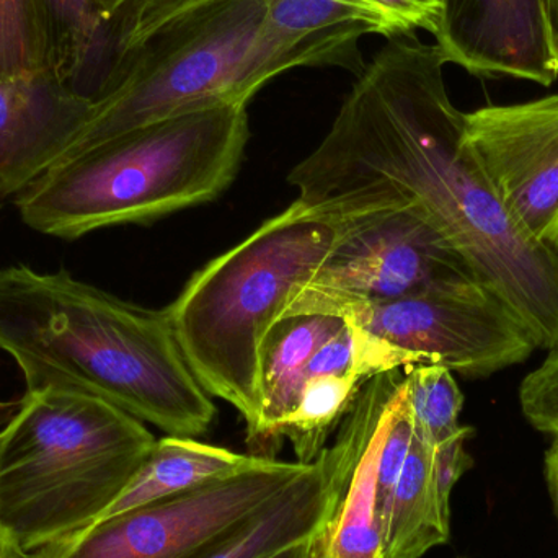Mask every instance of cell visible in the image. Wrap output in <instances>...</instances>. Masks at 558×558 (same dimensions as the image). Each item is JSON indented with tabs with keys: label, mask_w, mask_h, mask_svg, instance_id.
<instances>
[{
	"label": "cell",
	"mask_w": 558,
	"mask_h": 558,
	"mask_svg": "<svg viewBox=\"0 0 558 558\" xmlns=\"http://www.w3.org/2000/svg\"><path fill=\"white\" fill-rule=\"evenodd\" d=\"M438 46L393 36L357 74L322 143L289 173L298 199L363 215L416 206L533 337L558 347V247L508 216L449 98Z\"/></svg>",
	"instance_id": "obj_1"
},
{
	"label": "cell",
	"mask_w": 558,
	"mask_h": 558,
	"mask_svg": "<svg viewBox=\"0 0 558 558\" xmlns=\"http://www.w3.org/2000/svg\"><path fill=\"white\" fill-rule=\"evenodd\" d=\"M0 350L26 389L88 393L169 436L196 438L216 418L167 307L131 304L68 271L0 270Z\"/></svg>",
	"instance_id": "obj_2"
},
{
	"label": "cell",
	"mask_w": 558,
	"mask_h": 558,
	"mask_svg": "<svg viewBox=\"0 0 558 558\" xmlns=\"http://www.w3.org/2000/svg\"><path fill=\"white\" fill-rule=\"evenodd\" d=\"M248 140L245 105L157 121L56 163L16 195V208L33 231L59 239L146 225L215 202Z\"/></svg>",
	"instance_id": "obj_3"
},
{
	"label": "cell",
	"mask_w": 558,
	"mask_h": 558,
	"mask_svg": "<svg viewBox=\"0 0 558 558\" xmlns=\"http://www.w3.org/2000/svg\"><path fill=\"white\" fill-rule=\"evenodd\" d=\"M344 226V216L295 199L196 271L167 307L190 369L209 396L241 413L247 439L264 412L265 338Z\"/></svg>",
	"instance_id": "obj_4"
},
{
	"label": "cell",
	"mask_w": 558,
	"mask_h": 558,
	"mask_svg": "<svg viewBox=\"0 0 558 558\" xmlns=\"http://www.w3.org/2000/svg\"><path fill=\"white\" fill-rule=\"evenodd\" d=\"M156 441L143 422L98 397L26 390L0 432V527L28 556L81 533Z\"/></svg>",
	"instance_id": "obj_5"
},
{
	"label": "cell",
	"mask_w": 558,
	"mask_h": 558,
	"mask_svg": "<svg viewBox=\"0 0 558 558\" xmlns=\"http://www.w3.org/2000/svg\"><path fill=\"white\" fill-rule=\"evenodd\" d=\"M299 69L264 0H208L166 20L114 64L62 160L137 128L245 105Z\"/></svg>",
	"instance_id": "obj_6"
},
{
	"label": "cell",
	"mask_w": 558,
	"mask_h": 558,
	"mask_svg": "<svg viewBox=\"0 0 558 558\" xmlns=\"http://www.w3.org/2000/svg\"><path fill=\"white\" fill-rule=\"evenodd\" d=\"M343 234L281 318L331 315L481 282L416 206L344 216Z\"/></svg>",
	"instance_id": "obj_7"
},
{
	"label": "cell",
	"mask_w": 558,
	"mask_h": 558,
	"mask_svg": "<svg viewBox=\"0 0 558 558\" xmlns=\"http://www.w3.org/2000/svg\"><path fill=\"white\" fill-rule=\"evenodd\" d=\"M311 464L267 458L198 490L92 524L33 558H205Z\"/></svg>",
	"instance_id": "obj_8"
},
{
	"label": "cell",
	"mask_w": 558,
	"mask_h": 558,
	"mask_svg": "<svg viewBox=\"0 0 558 558\" xmlns=\"http://www.w3.org/2000/svg\"><path fill=\"white\" fill-rule=\"evenodd\" d=\"M410 366L439 364L487 377L536 350L513 312L482 282L374 304L344 318Z\"/></svg>",
	"instance_id": "obj_9"
},
{
	"label": "cell",
	"mask_w": 558,
	"mask_h": 558,
	"mask_svg": "<svg viewBox=\"0 0 558 558\" xmlns=\"http://www.w3.org/2000/svg\"><path fill=\"white\" fill-rule=\"evenodd\" d=\"M465 137L514 225L558 247V94L465 113Z\"/></svg>",
	"instance_id": "obj_10"
},
{
	"label": "cell",
	"mask_w": 558,
	"mask_h": 558,
	"mask_svg": "<svg viewBox=\"0 0 558 558\" xmlns=\"http://www.w3.org/2000/svg\"><path fill=\"white\" fill-rule=\"evenodd\" d=\"M435 36L446 62L478 77L558 78V39L547 0H439Z\"/></svg>",
	"instance_id": "obj_11"
},
{
	"label": "cell",
	"mask_w": 558,
	"mask_h": 558,
	"mask_svg": "<svg viewBox=\"0 0 558 558\" xmlns=\"http://www.w3.org/2000/svg\"><path fill=\"white\" fill-rule=\"evenodd\" d=\"M208 0H133L113 23L114 64L177 13ZM298 68L364 69L360 41L373 32L353 0H264ZM113 64V68H114Z\"/></svg>",
	"instance_id": "obj_12"
},
{
	"label": "cell",
	"mask_w": 558,
	"mask_h": 558,
	"mask_svg": "<svg viewBox=\"0 0 558 558\" xmlns=\"http://www.w3.org/2000/svg\"><path fill=\"white\" fill-rule=\"evenodd\" d=\"M90 104L51 71L0 75V198L19 195L64 157Z\"/></svg>",
	"instance_id": "obj_13"
},
{
	"label": "cell",
	"mask_w": 558,
	"mask_h": 558,
	"mask_svg": "<svg viewBox=\"0 0 558 558\" xmlns=\"http://www.w3.org/2000/svg\"><path fill=\"white\" fill-rule=\"evenodd\" d=\"M265 459L264 456L239 454L195 438L167 435L154 442L130 484L95 523L242 474L257 468Z\"/></svg>",
	"instance_id": "obj_14"
},
{
	"label": "cell",
	"mask_w": 558,
	"mask_h": 558,
	"mask_svg": "<svg viewBox=\"0 0 558 558\" xmlns=\"http://www.w3.org/2000/svg\"><path fill=\"white\" fill-rule=\"evenodd\" d=\"M343 325V318L331 315H294L279 318L268 331L262 353L264 412L257 432L247 439L252 454L275 458L281 446L279 426L298 403L308 361Z\"/></svg>",
	"instance_id": "obj_15"
},
{
	"label": "cell",
	"mask_w": 558,
	"mask_h": 558,
	"mask_svg": "<svg viewBox=\"0 0 558 558\" xmlns=\"http://www.w3.org/2000/svg\"><path fill=\"white\" fill-rule=\"evenodd\" d=\"M451 537V511L441 505L433 448L413 429L412 446L384 524V558H420Z\"/></svg>",
	"instance_id": "obj_16"
},
{
	"label": "cell",
	"mask_w": 558,
	"mask_h": 558,
	"mask_svg": "<svg viewBox=\"0 0 558 558\" xmlns=\"http://www.w3.org/2000/svg\"><path fill=\"white\" fill-rule=\"evenodd\" d=\"M392 403L393 400L361 449L343 498L325 531L327 544L322 558H384L383 527L377 511V472Z\"/></svg>",
	"instance_id": "obj_17"
},
{
	"label": "cell",
	"mask_w": 558,
	"mask_h": 558,
	"mask_svg": "<svg viewBox=\"0 0 558 558\" xmlns=\"http://www.w3.org/2000/svg\"><path fill=\"white\" fill-rule=\"evenodd\" d=\"M366 377L357 371L308 377L294 410L279 426V441L288 439L301 464H312L327 448L328 438L353 407Z\"/></svg>",
	"instance_id": "obj_18"
},
{
	"label": "cell",
	"mask_w": 558,
	"mask_h": 558,
	"mask_svg": "<svg viewBox=\"0 0 558 558\" xmlns=\"http://www.w3.org/2000/svg\"><path fill=\"white\" fill-rule=\"evenodd\" d=\"M41 3L56 36V77L65 85V74L77 82L82 74L101 72L104 87L113 69L114 33L113 26L98 12L95 0H41Z\"/></svg>",
	"instance_id": "obj_19"
},
{
	"label": "cell",
	"mask_w": 558,
	"mask_h": 558,
	"mask_svg": "<svg viewBox=\"0 0 558 558\" xmlns=\"http://www.w3.org/2000/svg\"><path fill=\"white\" fill-rule=\"evenodd\" d=\"M405 386L412 409L413 429L433 449L454 438L465 428L459 423L464 396L448 367L439 364L407 367Z\"/></svg>",
	"instance_id": "obj_20"
},
{
	"label": "cell",
	"mask_w": 558,
	"mask_h": 558,
	"mask_svg": "<svg viewBox=\"0 0 558 558\" xmlns=\"http://www.w3.org/2000/svg\"><path fill=\"white\" fill-rule=\"evenodd\" d=\"M32 0H0V75L41 71Z\"/></svg>",
	"instance_id": "obj_21"
},
{
	"label": "cell",
	"mask_w": 558,
	"mask_h": 558,
	"mask_svg": "<svg viewBox=\"0 0 558 558\" xmlns=\"http://www.w3.org/2000/svg\"><path fill=\"white\" fill-rule=\"evenodd\" d=\"M376 35H409L416 29L435 33L439 20V0H353Z\"/></svg>",
	"instance_id": "obj_22"
},
{
	"label": "cell",
	"mask_w": 558,
	"mask_h": 558,
	"mask_svg": "<svg viewBox=\"0 0 558 558\" xmlns=\"http://www.w3.org/2000/svg\"><path fill=\"white\" fill-rule=\"evenodd\" d=\"M520 403L527 422L547 435L558 436V347L520 387Z\"/></svg>",
	"instance_id": "obj_23"
},
{
	"label": "cell",
	"mask_w": 558,
	"mask_h": 558,
	"mask_svg": "<svg viewBox=\"0 0 558 558\" xmlns=\"http://www.w3.org/2000/svg\"><path fill=\"white\" fill-rule=\"evenodd\" d=\"M474 435L471 426H465L458 436L433 449V472L436 490L446 510L451 511V495L462 475L474 465L471 454L465 451V441Z\"/></svg>",
	"instance_id": "obj_24"
},
{
	"label": "cell",
	"mask_w": 558,
	"mask_h": 558,
	"mask_svg": "<svg viewBox=\"0 0 558 558\" xmlns=\"http://www.w3.org/2000/svg\"><path fill=\"white\" fill-rule=\"evenodd\" d=\"M327 531V530H325ZM324 533L317 534L312 539L305 543L298 544V546L289 547L282 550L274 558H322L324 557L325 544H327V536Z\"/></svg>",
	"instance_id": "obj_25"
},
{
	"label": "cell",
	"mask_w": 558,
	"mask_h": 558,
	"mask_svg": "<svg viewBox=\"0 0 558 558\" xmlns=\"http://www.w3.org/2000/svg\"><path fill=\"white\" fill-rule=\"evenodd\" d=\"M546 478L558 518V436H554L553 445L546 452Z\"/></svg>",
	"instance_id": "obj_26"
},
{
	"label": "cell",
	"mask_w": 558,
	"mask_h": 558,
	"mask_svg": "<svg viewBox=\"0 0 558 558\" xmlns=\"http://www.w3.org/2000/svg\"><path fill=\"white\" fill-rule=\"evenodd\" d=\"M131 2H133V0H95L98 12L104 16L105 22L110 23L111 26H113L118 15H120Z\"/></svg>",
	"instance_id": "obj_27"
},
{
	"label": "cell",
	"mask_w": 558,
	"mask_h": 558,
	"mask_svg": "<svg viewBox=\"0 0 558 558\" xmlns=\"http://www.w3.org/2000/svg\"><path fill=\"white\" fill-rule=\"evenodd\" d=\"M0 558H33L0 527Z\"/></svg>",
	"instance_id": "obj_28"
},
{
	"label": "cell",
	"mask_w": 558,
	"mask_h": 558,
	"mask_svg": "<svg viewBox=\"0 0 558 558\" xmlns=\"http://www.w3.org/2000/svg\"><path fill=\"white\" fill-rule=\"evenodd\" d=\"M547 5H549L550 20L558 39V0H547Z\"/></svg>",
	"instance_id": "obj_29"
}]
</instances>
